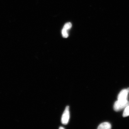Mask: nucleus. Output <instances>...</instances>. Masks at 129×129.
I'll return each instance as SVG.
<instances>
[{"instance_id": "39448f33", "label": "nucleus", "mask_w": 129, "mask_h": 129, "mask_svg": "<svg viewBox=\"0 0 129 129\" xmlns=\"http://www.w3.org/2000/svg\"><path fill=\"white\" fill-rule=\"evenodd\" d=\"M128 116H129V106H127L125 108L123 115L124 117H128Z\"/></svg>"}, {"instance_id": "20e7f679", "label": "nucleus", "mask_w": 129, "mask_h": 129, "mask_svg": "<svg viewBox=\"0 0 129 129\" xmlns=\"http://www.w3.org/2000/svg\"><path fill=\"white\" fill-rule=\"evenodd\" d=\"M112 128L111 124L108 122H104L100 124L98 126V129H111Z\"/></svg>"}, {"instance_id": "0eeeda50", "label": "nucleus", "mask_w": 129, "mask_h": 129, "mask_svg": "<svg viewBox=\"0 0 129 129\" xmlns=\"http://www.w3.org/2000/svg\"><path fill=\"white\" fill-rule=\"evenodd\" d=\"M72 27V24L70 23H68L64 25L63 28L67 30H69Z\"/></svg>"}, {"instance_id": "6e6552de", "label": "nucleus", "mask_w": 129, "mask_h": 129, "mask_svg": "<svg viewBox=\"0 0 129 129\" xmlns=\"http://www.w3.org/2000/svg\"><path fill=\"white\" fill-rule=\"evenodd\" d=\"M59 129H64V128L63 127H60V128H59Z\"/></svg>"}, {"instance_id": "7ed1b4c3", "label": "nucleus", "mask_w": 129, "mask_h": 129, "mask_svg": "<svg viewBox=\"0 0 129 129\" xmlns=\"http://www.w3.org/2000/svg\"><path fill=\"white\" fill-rule=\"evenodd\" d=\"M129 92V88L122 90L118 95V101H125L128 100L127 99Z\"/></svg>"}, {"instance_id": "f257e3e1", "label": "nucleus", "mask_w": 129, "mask_h": 129, "mask_svg": "<svg viewBox=\"0 0 129 129\" xmlns=\"http://www.w3.org/2000/svg\"><path fill=\"white\" fill-rule=\"evenodd\" d=\"M128 106L129 102L128 100L125 101H120L118 100L114 103L113 108L114 111L118 112L125 108Z\"/></svg>"}, {"instance_id": "f03ea898", "label": "nucleus", "mask_w": 129, "mask_h": 129, "mask_svg": "<svg viewBox=\"0 0 129 129\" xmlns=\"http://www.w3.org/2000/svg\"><path fill=\"white\" fill-rule=\"evenodd\" d=\"M69 106H67L65 108L61 118V122L63 124L66 125L68 123L70 119Z\"/></svg>"}, {"instance_id": "423d86ee", "label": "nucleus", "mask_w": 129, "mask_h": 129, "mask_svg": "<svg viewBox=\"0 0 129 129\" xmlns=\"http://www.w3.org/2000/svg\"><path fill=\"white\" fill-rule=\"evenodd\" d=\"M62 36L64 38H67L69 36L68 33V30H66L64 28H63L62 30Z\"/></svg>"}]
</instances>
